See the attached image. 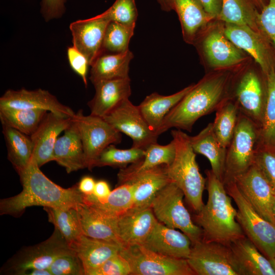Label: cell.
I'll return each mask as SVG.
<instances>
[{
  "mask_svg": "<svg viewBox=\"0 0 275 275\" xmlns=\"http://www.w3.org/2000/svg\"><path fill=\"white\" fill-rule=\"evenodd\" d=\"M48 112L42 109L0 107L2 125L31 136Z\"/></svg>",
  "mask_w": 275,
  "mask_h": 275,
  "instance_id": "36",
  "label": "cell"
},
{
  "mask_svg": "<svg viewBox=\"0 0 275 275\" xmlns=\"http://www.w3.org/2000/svg\"><path fill=\"white\" fill-rule=\"evenodd\" d=\"M161 165L133 175L123 181L133 188V202L130 210H141L151 207L157 194L171 181Z\"/></svg>",
  "mask_w": 275,
  "mask_h": 275,
  "instance_id": "21",
  "label": "cell"
},
{
  "mask_svg": "<svg viewBox=\"0 0 275 275\" xmlns=\"http://www.w3.org/2000/svg\"><path fill=\"white\" fill-rule=\"evenodd\" d=\"M78 127L85 158L86 168L91 170L101 152L109 145L121 142V132L103 118L86 116L79 110L73 118Z\"/></svg>",
  "mask_w": 275,
  "mask_h": 275,
  "instance_id": "9",
  "label": "cell"
},
{
  "mask_svg": "<svg viewBox=\"0 0 275 275\" xmlns=\"http://www.w3.org/2000/svg\"><path fill=\"white\" fill-rule=\"evenodd\" d=\"M237 207L236 220L245 235L268 259L275 256V225L261 216L231 180L224 183Z\"/></svg>",
  "mask_w": 275,
  "mask_h": 275,
  "instance_id": "5",
  "label": "cell"
},
{
  "mask_svg": "<svg viewBox=\"0 0 275 275\" xmlns=\"http://www.w3.org/2000/svg\"><path fill=\"white\" fill-rule=\"evenodd\" d=\"M224 32L234 45L248 53L267 75L275 70V49L260 32L246 25L225 23Z\"/></svg>",
  "mask_w": 275,
  "mask_h": 275,
  "instance_id": "13",
  "label": "cell"
},
{
  "mask_svg": "<svg viewBox=\"0 0 275 275\" xmlns=\"http://www.w3.org/2000/svg\"><path fill=\"white\" fill-rule=\"evenodd\" d=\"M158 222L151 207L130 210L118 217V233L122 247L142 245Z\"/></svg>",
  "mask_w": 275,
  "mask_h": 275,
  "instance_id": "24",
  "label": "cell"
},
{
  "mask_svg": "<svg viewBox=\"0 0 275 275\" xmlns=\"http://www.w3.org/2000/svg\"><path fill=\"white\" fill-rule=\"evenodd\" d=\"M206 12L214 19L221 12L222 0H199Z\"/></svg>",
  "mask_w": 275,
  "mask_h": 275,
  "instance_id": "50",
  "label": "cell"
},
{
  "mask_svg": "<svg viewBox=\"0 0 275 275\" xmlns=\"http://www.w3.org/2000/svg\"><path fill=\"white\" fill-rule=\"evenodd\" d=\"M134 28L117 22L110 21L105 32L100 54L121 53L128 50Z\"/></svg>",
  "mask_w": 275,
  "mask_h": 275,
  "instance_id": "40",
  "label": "cell"
},
{
  "mask_svg": "<svg viewBox=\"0 0 275 275\" xmlns=\"http://www.w3.org/2000/svg\"><path fill=\"white\" fill-rule=\"evenodd\" d=\"M184 197L182 190L171 181L157 194L151 208L159 222L180 230L189 237L192 244L202 239L203 232L193 222L184 205Z\"/></svg>",
  "mask_w": 275,
  "mask_h": 275,
  "instance_id": "7",
  "label": "cell"
},
{
  "mask_svg": "<svg viewBox=\"0 0 275 275\" xmlns=\"http://www.w3.org/2000/svg\"><path fill=\"white\" fill-rule=\"evenodd\" d=\"M229 246L240 275H275L269 259L246 236Z\"/></svg>",
  "mask_w": 275,
  "mask_h": 275,
  "instance_id": "27",
  "label": "cell"
},
{
  "mask_svg": "<svg viewBox=\"0 0 275 275\" xmlns=\"http://www.w3.org/2000/svg\"><path fill=\"white\" fill-rule=\"evenodd\" d=\"M239 114L237 105L230 98L216 111L213 130L218 141L226 148L233 137Z\"/></svg>",
  "mask_w": 275,
  "mask_h": 275,
  "instance_id": "39",
  "label": "cell"
},
{
  "mask_svg": "<svg viewBox=\"0 0 275 275\" xmlns=\"http://www.w3.org/2000/svg\"><path fill=\"white\" fill-rule=\"evenodd\" d=\"M0 107L42 109L68 118H73L75 115L70 107L61 103L49 91L42 89H9L0 98Z\"/></svg>",
  "mask_w": 275,
  "mask_h": 275,
  "instance_id": "17",
  "label": "cell"
},
{
  "mask_svg": "<svg viewBox=\"0 0 275 275\" xmlns=\"http://www.w3.org/2000/svg\"><path fill=\"white\" fill-rule=\"evenodd\" d=\"M176 148L173 161L165 166L166 173L183 193L188 204L196 213L204 205L203 194L206 179L200 172L189 135L181 130L171 131Z\"/></svg>",
  "mask_w": 275,
  "mask_h": 275,
  "instance_id": "4",
  "label": "cell"
},
{
  "mask_svg": "<svg viewBox=\"0 0 275 275\" xmlns=\"http://www.w3.org/2000/svg\"><path fill=\"white\" fill-rule=\"evenodd\" d=\"M100 14L110 21L134 28L138 15L135 0H115L108 9Z\"/></svg>",
  "mask_w": 275,
  "mask_h": 275,
  "instance_id": "42",
  "label": "cell"
},
{
  "mask_svg": "<svg viewBox=\"0 0 275 275\" xmlns=\"http://www.w3.org/2000/svg\"><path fill=\"white\" fill-rule=\"evenodd\" d=\"M82 234L116 243L122 247L118 233V217L85 202L76 206Z\"/></svg>",
  "mask_w": 275,
  "mask_h": 275,
  "instance_id": "20",
  "label": "cell"
},
{
  "mask_svg": "<svg viewBox=\"0 0 275 275\" xmlns=\"http://www.w3.org/2000/svg\"><path fill=\"white\" fill-rule=\"evenodd\" d=\"M232 78L226 70L206 74L167 115L158 135L172 128L190 132L199 118L216 112L229 99Z\"/></svg>",
  "mask_w": 275,
  "mask_h": 275,
  "instance_id": "1",
  "label": "cell"
},
{
  "mask_svg": "<svg viewBox=\"0 0 275 275\" xmlns=\"http://www.w3.org/2000/svg\"><path fill=\"white\" fill-rule=\"evenodd\" d=\"M48 269L52 275H85L82 262L72 249L59 256Z\"/></svg>",
  "mask_w": 275,
  "mask_h": 275,
  "instance_id": "43",
  "label": "cell"
},
{
  "mask_svg": "<svg viewBox=\"0 0 275 275\" xmlns=\"http://www.w3.org/2000/svg\"><path fill=\"white\" fill-rule=\"evenodd\" d=\"M187 263L195 275H240L229 245L203 239L191 244Z\"/></svg>",
  "mask_w": 275,
  "mask_h": 275,
  "instance_id": "11",
  "label": "cell"
},
{
  "mask_svg": "<svg viewBox=\"0 0 275 275\" xmlns=\"http://www.w3.org/2000/svg\"><path fill=\"white\" fill-rule=\"evenodd\" d=\"M120 253L128 261L132 275H195L186 259L166 256L142 245L122 247Z\"/></svg>",
  "mask_w": 275,
  "mask_h": 275,
  "instance_id": "10",
  "label": "cell"
},
{
  "mask_svg": "<svg viewBox=\"0 0 275 275\" xmlns=\"http://www.w3.org/2000/svg\"><path fill=\"white\" fill-rule=\"evenodd\" d=\"M133 58L129 49L121 53L100 54L91 65L89 79L93 85L100 80L129 77V64Z\"/></svg>",
  "mask_w": 275,
  "mask_h": 275,
  "instance_id": "31",
  "label": "cell"
},
{
  "mask_svg": "<svg viewBox=\"0 0 275 275\" xmlns=\"http://www.w3.org/2000/svg\"><path fill=\"white\" fill-rule=\"evenodd\" d=\"M233 180L253 208L266 220L275 225L272 213L275 195L258 167L254 164Z\"/></svg>",
  "mask_w": 275,
  "mask_h": 275,
  "instance_id": "15",
  "label": "cell"
},
{
  "mask_svg": "<svg viewBox=\"0 0 275 275\" xmlns=\"http://www.w3.org/2000/svg\"><path fill=\"white\" fill-rule=\"evenodd\" d=\"M145 150L131 147L128 149H120L114 144L107 146L100 154L95 167L110 166L121 169L134 163L144 156Z\"/></svg>",
  "mask_w": 275,
  "mask_h": 275,
  "instance_id": "41",
  "label": "cell"
},
{
  "mask_svg": "<svg viewBox=\"0 0 275 275\" xmlns=\"http://www.w3.org/2000/svg\"><path fill=\"white\" fill-rule=\"evenodd\" d=\"M208 200L196 213L195 221L203 232L202 239L229 245L245 235L236 220L233 207L223 181L211 170H206Z\"/></svg>",
  "mask_w": 275,
  "mask_h": 275,
  "instance_id": "3",
  "label": "cell"
},
{
  "mask_svg": "<svg viewBox=\"0 0 275 275\" xmlns=\"http://www.w3.org/2000/svg\"><path fill=\"white\" fill-rule=\"evenodd\" d=\"M131 268L128 261L120 253L111 257L89 275H128Z\"/></svg>",
  "mask_w": 275,
  "mask_h": 275,
  "instance_id": "46",
  "label": "cell"
},
{
  "mask_svg": "<svg viewBox=\"0 0 275 275\" xmlns=\"http://www.w3.org/2000/svg\"><path fill=\"white\" fill-rule=\"evenodd\" d=\"M109 184L105 180H99L96 182L93 196L99 201L106 199L111 193Z\"/></svg>",
  "mask_w": 275,
  "mask_h": 275,
  "instance_id": "49",
  "label": "cell"
},
{
  "mask_svg": "<svg viewBox=\"0 0 275 275\" xmlns=\"http://www.w3.org/2000/svg\"><path fill=\"white\" fill-rule=\"evenodd\" d=\"M22 275H52L48 269H35L27 270Z\"/></svg>",
  "mask_w": 275,
  "mask_h": 275,
  "instance_id": "53",
  "label": "cell"
},
{
  "mask_svg": "<svg viewBox=\"0 0 275 275\" xmlns=\"http://www.w3.org/2000/svg\"><path fill=\"white\" fill-rule=\"evenodd\" d=\"M3 133L8 152V159L18 174L30 164L33 154L30 136L6 125H2Z\"/></svg>",
  "mask_w": 275,
  "mask_h": 275,
  "instance_id": "33",
  "label": "cell"
},
{
  "mask_svg": "<svg viewBox=\"0 0 275 275\" xmlns=\"http://www.w3.org/2000/svg\"><path fill=\"white\" fill-rule=\"evenodd\" d=\"M95 94L88 102L90 114L103 118L131 93L129 77L100 80L93 84Z\"/></svg>",
  "mask_w": 275,
  "mask_h": 275,
  "instance_id": "23",
  "label": "cell"
},
{
  "mask_svg": "<svg viewBox=\"0 0 275 275\" xmlns=\"http://www.w3.org/2000/svg\"><path fill=\"white\" fill-rule=\"evenodd\" d=\"M83 264L85 275L119 253L122 246L116 243L91 238L84 234L70 245Z\"/></svg>",
  "mask_w": 275,
  "mask_h": 275,
  "instance_id": "28",
  "label": "cell"
},
{
  "mask_svg": "<svg viewBox=\"0 0 275 275\" xmlns=\"http://www.w3.org/2000/svg\"><path fill=\"white\" fill-rule=\"evenodd\" d=\"M69 0H41L40 12L46 22L62 17Z\"/></svg>",
  "mask_w": 275,
  "mask_h": 275,
  "instance_id": "48",
  "label": "cell"
},
{
  "mask_svg": "<svg viewBox=\"0 0 275 275\" xmlns=\"http://www.w3.org/2000/svg\"><path fill=\"white\" fill-rule=\"evenodd\" d=\"M201 47L208 65L216 71L238 65L246 57L243 51L226 36L224 26H216L206 32Z\"/></svg>",
  "mask_w": 275,
  "mask_h": 275,
  "instance_id": "16",
  "label": "cell"
},
{
  "mask_svg": "<svg viewBox=\"0 0 275 275\" xmlns=\"http://www.w3.org/2000/svg\"><path fill=\"white\" fill-rule=\"evenodd\" d=\"M162 10L169 12L173 10L174 0H156Z\"/></svg>",
  "mask_w": 275,
  "mask_h": 275,
  "instance_id": "52",
  "label": "cell"
},
{
  "mask_svg": "<svg viewBox=\"0 0 275 275\" xmlns=\"http://www.w3.org/2000/svg\"><path fill=\"white\" fill-rule=\"evenodd\" d=\"M267 94L266 75L250 69L231 81L229 98L243 114L260 127Z\"/></svg>",
  "mask_w": 275,
  "mask_h": 275,
  "instance_id": "8",
  "label": "cell"
},
{
  "mask_svg": "<svg viewBox=\"0 0 275 275\" xmlns=\"http://www.w3.org/2000/svg\"><path fill=\"white\" fill-rule=\"evenodd\" d=\"M268 259L271 264V267L275 272V256Z\"/></svg>",
  "mask_w": 275,
  "mask_h": 275,
  "instance_id": "55",
  "label": "cell"
},
{
  "mask_svg": "<svg viewBox=\"0 0 275 275\" xmlns=\"http://www.w3.org/2000/svg\"><path fill=\"white\" fill-rule=\"evenodd\" d=\"M176 154L174 142L161 145L153 143L145 150L144 157L128 167L121 169L118 174L119 184L126 178L140 172L161 165H169L173 161Z\"/></svg>",
  "mask_w": 275,
  "mask_h": 275,
  "instance_id": "32",
  "label": "cell"
},
{
  "mask_svg": "<svg viewBox=\"0 0 275 275\" xmlns=\"http://www.w3.org/2000/svg\"><path fill=\"white\" fill-rule=\"evenodd\" d=\"M142 245L166 256L186 259L190 253L191 242L182 232L168 227L158 221Z\"/></svg>",
  "mask_w": 275,
  "mask_h": 275,
  "instance_id": "22",
  "label": "cell"
},
{
  "mask_svg": "<svg viewBox=\"0 0 275 275\" xmlns=\"http://www.w3.org/2000/svg\"><path fill=\"white\" fill-rule=\"evenodd\" d=\"M96 182L92 177L84 176L77 184L78 189L84 195H93Z\"/></svg>",
  "mask_w": 275,
  "mask_h": 275,
  "instance_id": "51",
  "label": "cell"
},
{
  "mask_svg": "<svg viewBox=\"0 0 275 275\" xmlns=\"http://www.w3.org/2000/svg\"><path fill=\"white\" fill-rule=\"evenodd\" d=\"M272 215L274 217V219L275 220V197L274 198V200H273L272 206Z\"/></svg>",
  "mask_w": 275,
  "mask_h": 275,
  "instance_id": "56",
  "label": "cell"
},
{
  "mask_svg": "<svg viewBox=\"0 0 275 275\" xmlns=\"http://www.w3.org/2000/svg\"><path fill=\"white\" fill-rule=\"evenodd\" d=\"M260 32L268 39L275 49V0H268L257 17Z\"/></svg>",
  "mask_w": 275,
  "mask_h": 275,
  "instance_id": "45",
  "label": "cell"
},
{
  "mask_svg": "<svg viewBox=\"0 0 275 275\" xmlns=\"http://www.w3.org/2000/svg\"><path fill=\"white\" fill-rule=\"evenodd\" d=\"M173 10L179 17L183 39L190 44L197 42L213 19L199 0H174Z\"/></svg>",
  "mask_w": 275,
  "mask_h": 275,
  "instance_id": "26",
  "label": "cell"
},
{
  "mask_svg": "<svg viewBox=\"0 0 275 275\" xmlns=\"http://www.w3.org/2000/svg\"><path fill=\"white\" fill-rule=\"evenodd\" d=\"M259 12L253 0H222L217 19L224 23L246 25L260 32L257 24Z\"/></svg>",
  "mask_w": 275,
  "mask_h": 275,
  "instance_id": "34",
  "label": "cell"
},
{
  "mask_svg": "<svg viewBox=\"0 0 275 275\" xmlns=\"http://www.w3.org/2000/svg\"><path fill=\"white\" fill-rule=\"evenodd\" d=\"M194 85L191 84L170 95L164 96L154 92L146 97L138 107L153 130L158 134L165 117L192 89Z\"/></svg>",
  "mask_w": 275,
  "mask_h": 275,
  "instance_id": "30",
  "label": "cell"
},
{
  "mask_svg": "<svg viewBox=\"0 0 275 275\" xmlns=\"http://www.w3.org/2000/svg\"><path fill=\"white\" fill-rule=\"evenodd\" d=\"M83 201L100 209L106 213L119 217L130 210L133 206V188L130 183L119 185L111 191L104 200L99 201L93 195H83Z\"/></svg>",
  "mask_w": 275,
  "mask_h": 275,
  "instance_id": "35",
  "label": "cell"
},
{
  "mask_svg": "<svg viewBox=\"0 0 275 275\" xmlns=\"http://www.w3.org/2000/svg\"><path fill=\"white\" fill-rule=\"evenodd\" d=\"M257 6L258 9L261 10L262 8L267 4L268 0H253Z\"/></svg>",
  "mask_w": 275,
  "mask_h": 275,
  "instance_id": "54",
  "label": "cell"
},
{
  "mask_svg": "<svg viewBox=\"0 0 275 275\" xmlns=\"http://www.w3.org/2000/svg\"><path fill=\"white\" fill-rule=\"evenodd\" d=\"M43 208L47 213L48 221L54 226L69 245L82 235L76 207Z\"/></svg>",
  "mask_w": 275,
  "mask_h": 275,
  "instance_id": "37",
  "label": "cell"
},
{
  "mask_svg": "<svg viewBox=\"0 0 275 275\" xmlns=\"http://www.w3.org/2000/svg\"><path fill=\"white\" fill-rule=\"evenodd\" d=\"M260 127L239 112L237 125L227 148L223 182L233 180L254 164L259 140Z\"/></svg>",
  "mask_w": 275,
  "mask_h": 275,
  "instance_id": "6",
  "label": "cell"
},
{
  "mask_svg": "<svg viewBox=\"0 0 275 275\" xmlns=\"http://www.w3.org/2000/svg\"><path fill=\"white\" fill-rule=\"evenodd\" d=\"M254 164L261 172L275 195V153L258 145Z\"/></svg>",
  "mask_w": 275,
  "mask_h": 275,
  "instance_id": "44",
  "label": "cell"
},
{
  "mask_svg": "<svg viewBox=\"0 0 275 275\" xmlns=\"http://www.w3.org/2000/svg\"><path fill=\"white\" fill-rule=\"evenodd\" d=\"M109 22L100 14L70 24L73 46L87 58L90 66L101 53L105 32Z\"/></svg>",
  "mask_w": 275,
  "mask_h": 275,
  "instance_id": "18",
  "label": "cell"
},
{
  "mask_svg": "<svg viewBox=\"0 0 275 275\" xmlns=\"http://www.w3.org/2000/svg\"><path fill=\"white\" fill-rule=\"evenodd\" d=\"M67 55L72 69L82 79L86 87L88 85L87 74L90 63L87 58L73 45L67 49Z\"/></svg>",
  "mask_w": 275,
  "mask_h": 275,
  "instance_id": "47",
  "label": "cell"
},
{
  "mask_svg": "<svg viewBox=\"0 0 275 275\" xmlns=\"http://www.w3.org/2000/svg\"><path fill=\"white\" fill-rule=\"evenodd\" d=\"M18 175L22 190L16 196L1 200V215L19 216L33 206L67 208L83 202V194L77 184L67 188L58 185L42 172L33 157L29 166Z\"/></svg>",
  "mask_w": 275,
  "mask_h": 275,
  "instance_id": "2",
  "label": "cell"
},
{
  "mask_svg": "<svg viewBox=\"0 0 275 275\" xmlns=\"http://www.w3.org/2000/svg\"><path fill=\"white\" fill-rule=\"evenodd\" d=\"M73 118L64 134L58 138L53 149V161L64 167L68 173L86 168L80 133Z\"/></svg>",
  "mask_w": 275,
  "mask_h": 275,
  "instance_id": "25",
  "label": "cell"
},
{
  "mask_svg": "<svg viewBox=\"0 0 275 275\" xmlns=\"http://www.w3.org/2000/svg\"><path fill=\"white\" fill-rule=\"evenodd\" d=\"M72 118L47 112L30 136L33 145V158L40 168L53 161V149L59 135L70 125Z\"/></svg>",
  "mask_w": 275,
  "mask_h": 275,
  "instance_id": "19",
  "label": "cell"
},
{
  "mask_svg": "<svg viewBox=\"0 0 275 275\" xmlns=\"http://www.w3.org/2000/svg\"><path fill=\"white\" fill-rule=\"evenodd\" d=\"M103 118L117 130L129 136L132 147L145 150L157 143L159 135L149 126L138 106L129 99L120 103Z\"/></svg>",
  "mask_w": 275,
  "mask_h": 275,
  "instance_id": "12",
  "label": "cell"
},
{
  "mask_svg": "<svg viewBox=\"0 0 275 275\" xmlns=\"http://www.w3.org/2000/svg\"><path fill=\"white\" fill-rule=\"evenodd\" d=\"M191 146L196 153L205 156L209 161L211 171L216 177L223 181L225 171L227 148L218 141L212 127L209 123L198 134L189 136Z\"/></svg>",
  "mask_w": 275,
  "mask_h": 275,
  "instance_id": "29",
  "label": "cell"
},
{
  "mask_svg": "<svg viewBox=\"0 0 275 275\" xmlns=\"http://www.w3.org/2000/svg\"><path fill=\"white\" fill-rule=\"evenodd\" d=\"M267 94L258 145L275 153V70L266 75Z\"/></svg>",
  "mask_w": 275,
  "mask_h": 275,
  "instance_id": "38",
  "label": "cell"
},
{
  "mask_svg": "<svg viewBox=\"0 0 275 275\" xmlns=\"http://www.w3.org/2000/svg\"><path fill=\"white\" fill-rule=\"evenodd\" d=\"M71 247L57 229L44 241L24 249L15 257L9 270L15 274H20L29 270L48 269L60 255L68 251Z\"/></svg>",
  "mask_w": 275,
  "mask_h": 275,
  "instance_id": "14",
  "label": "cell"
}]
</instances>
